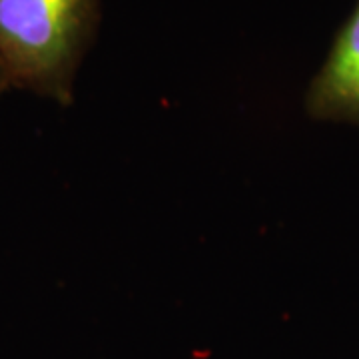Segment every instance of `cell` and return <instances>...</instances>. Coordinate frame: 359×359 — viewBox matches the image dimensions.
Here are the masks:
<instances>
[{"label":"cell","instance_id":"cell-1","mask_svg":"<svg viewBox=\"0 0 359 359\" xmlns=\"http://www.w3.org/2000/svg\"><path fill=\"white\" fill-rule=\"evenodd\" d=\"M98 6L100 0H0V92L30 90L72 102Z\"/></svg>","mask_w":359,"mask_h":359},{"label":"cell","instance_id":"cell-2","mask_svg":"<svg viewBox=\"0 0 359 359\" xmlns=\"http://www.w3.org/2000/svg\"><path fill=\"white\" fill-rule=\"evenodd\" d=\"M306 110L316 120L359 126V2L309 86Z\"/></svg>","mask_w":359,"mask_h":359}]
</instances>
